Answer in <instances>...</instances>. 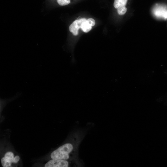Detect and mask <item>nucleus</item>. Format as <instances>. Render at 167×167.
Returning a JSON list of instances; mask_svg holds the SVG:
<instances>
[{
	"label": "nucleus",
	"mask_w": 167,
	"mask_h": 167,
	"mask_svg": "<svg viewBox=\"0 0 167 167\" xmlns=\"http://www.w3.org/2000/svg\"><path fill=\"white\" fill-rule=\"evenodd\" d=\"M81 133L76 132L72 140L54 150L50 154L51 159L78 161L76 160L78 148L83 138Z\"/></svg>",
	"instance_id": "nucleus-1"
},
{
	"label": "nucleus",
	"mask_w": 167,
	"mask_h": 167,
	"mask_svg": "<svg viewBox=\"0 0 167 167\" xmlns=\"http://www.w3.org/2000/svg\"><path fill=\"white\" fill-rule=\"evenodd\" d=\"M20 160V157L19 155H15L12 151H8L2 157L1 162L2 166L10 167L18 164Z\"/></svg>",
	"instance_id": "nucleus-2"
},
{
	"label": "nucleus",
	"mask_w": 167,
	"mask_h": 167,
	"mask_svg": "<svg viewBox=\"0 0 167 167\" xmlns=\"http://www.w3.org/2000/svg\"><path fill=\"white\" fill-rule=\"evenodd\" d=\"M78 161L62 159H51L46 163L45 167H68L72 165H78Z\"/></svg>",
	"instance_id": "nucleus-3"
},
{
	"label": "nucleus",
	"mask_w": 167,
	"mask_h": 167,
	"mask_svg": "<svg viewBox=\"0 0 167 167\" xmlns=\"http://www.w3.org/2000/svg\"><path fill=\"white\" fill-rule=\"evenodd\" d=\"M86 20L85 18H82L75 20L70 26V31L72 32L74 36L77 35L78 34V30L79 28H81L82 23Z\"/></svg>",
	"instance_id": "nucleus-4"
},
{
	"label": "nucleus",
	"mask_w": 167,
	"mask_h": 167,
	"mask_svg": "<svg viewBox=\"0 0 167 167\" xmlns=\"http://www.w3.org/2000/svg\"><path fill=\"white\" fill-rule=\"evenodd\" d=\"M128 0H114L113 6L116 9L121 6H125Z\"/></svg>",
	"instance_id": "nucleus-5"
},
{
	"label": "nucleus",
	"mask_w": 167,
	"mask_h": 167,
	"mask_svg": "<svg viewBox=\"0 0 167 167\" xmlns=\"http://www.w3.org/2000/svg\"><path fill=\"white\" fill-rule=\"evenodd\" d=\"M81 29L84 32H88L92 29V26L86 21H84L82 24Z\"/></svg>",
	"instance_id": "nucleus-6"
},
{
	"label": "nucleus",
	"mask_w": 167,
	"mask_h": 167,
	"mask_svg": "<svg viewBox=\"0 0 167 167\" xmlns=\"http://www.w3.org/2000/svg\"><path fill=\"white\" fill-rule=\"evenodd\" d=\"M117 9V12L119 15H123L126 12L127 9L126 6L119 7Z\"/></svg>",
	"instance_id": "nucleus-7"
},
{
	"label": "nucleus",
	"mask_w": 167,
	"mask_h": 167,
	"mask_svg": "<svg viewBox=\"0 0 167 167\" xmlns=\"http://www.w3.org/2000/svg\"><path fill=\"white\" fill-rule=\"evenodd\" d=\"M58 3L60 6H64L70 3V0H57Z\"/></svg>",
	"instance_id": "nucleus-8"
},
{
	"label": "nucleus",
	"mask_w": 167,
	"mask_h": 167,
	"mask_svg": "<svg viewBox=\"0 0 167 167\" xmlns=\"http://www.w3.org/2000/svg\"><path fill=\"white\" fill-rule=\"evenodd\" d=\"M86 21L92 27L95 24V20L91 18H89L86 20Z\"/></svg>",
	"instance_id": "nucleus-9"
}]
</instances>
